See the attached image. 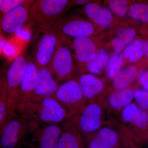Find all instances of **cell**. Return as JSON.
<instances>
[{
  "mask_svg": "<svg viewBox=\"0 0 148 148\" xmlns=\"http://www.w3.org/2000/svg\"><path fill=\"white\" fill-rule=\"evenodd\" d=\"M16 114L29 123L32 131L42 125L62 124L69 117L66 110L51 96L28 98L18 105Z\"/></svg>",
  "mask_w": 148,
  "mask_h": 148,
  "instance_id": "cell-1",
  "label": "cell"
},
{
  "mask_svg": "<svg viewBox=\"0 0 148 148\" xmlns=\"http://www.w3.org/2000/svg\"><path fill=\"white\" fill-rule=\"evenodd\" d=\"M103 109L97 101L88 102L80 110L63 123L75 130L84 140L98 131L103 124Z\"/></svg>",
  "mask_w": 148,
  "mask_h": 148,
  "instance_id": "cell-2",
  "label": "cell"
},
{
  "mask_svg": "<svg viewBox=\"0 0 148 148\" xmlns=\"http://www.w3.org/2000/svg\"><path fill=\"white\" fill-rule=\"evenodd\" d=\"M71 5L69 0L34 1L29 9L28 21L36 30L44 28L65 15Z\"/></svg>",
  "mask_w": 148,
  "mask_h": 148,
  "instance_id": "cell-3",
  "label": "cell"
},
{
  "mask_svg": "<svg viewBox=\"0 0 148 148\" xmlns=\"http://www.w3.org/2000/svg\"><path fill=\"white\" fill-rule=\"evenodd\" d=\"M32 132L29 123L17 114L8 121L1 128V148L23 147Z\"/></svg>",
  "mask_w": 148,
  "mask_h": 148,
  "instance_id": "cell-4",
  "label": "cell"
},
{
  "mask_svg": "<svg viewBox=\"0 0 148 148\" xmlns=\"http://www.w3.org/2000/svg\"><path fill=\"white\" fill-rule=\"evenodd\" d=\"M47 67L58 82L64 83L72 79L75 69L69 39L61 38Z\"/></svg>",
  "mask_w": 148,
  "mask_h": 148,
  "instance_id": "cell-5",
  "label": "cell"
},
{
  "mask_svg": "<svg viewBox=\"0 0 148 148\" xmlns=\"http://www.w3.org/2000/svg\"><path fill=\"white\" fill-rule=\"evenodd\" d=\"M41 29H50L68 39L90 37L95 31V27L90 21L66 14Z\"/></svg>",
  "mask_w": 148,
  "mask_h": 148,
  "instance_id": "cell-6",
  "label": "cell"
},
{
  "mask_svg": "<svg viewBox=\"0 0 148 148\" xmlns=\"http://www.w3.org/2000/svg\"><path fill=\"white\" fill-rule=\"evenodd\" d=\"M51 96L66 110L69 117L80 110L88 102L77 81L74 79L59 85Z\"/></svg>",
  "mask_w": 148,
  "mask_h": 148,
  "instance_id": "cell-7",
  "label": "cell"
},
{
  "mask_svg": "<svg viewBox=\"0 0 148 148\" xmlns=\"http://www.w3.org/2000/svg\"><path fill=\"white\" fill-rule=\"evenodd\" d=\"M39 36L36 43L32 59L39 68L47 67L55 53L62 36L47 29L36 30Z\"/></svg>",
  "mask_w": 148,
  "mask_h": 148,
  "instance_id": "cell-8",
  "label": "cell"
},
{
  "mask_svg": "<svg viewBox=\"0 0 148 148\" xmlns=\"http://www.w3.org/2000/svg\"><path fill=\"white\" fill-rule=\"evenodd\" d=\"M28 58L25 53L18 56L11 64L5 77L7 90L12 109L16 112L19 104V92Z\"/></svg>",
  "mask_w": 148,
  "mask_h": 148,
  "instance_id": "cell-9",
  "label": "cell"
},
{
  "mask_svg": "<svg viewBox=\"0 0 148 148\" xmlns=\"http://www.w3.org/2000/svg\"><path fill=\"white\" fill-rule=\"evenodd\" d=\"M63 130L61 124H51L36 127L23 147L26 148H58Z\"/></svg>",
  "mask_w": 148,
  "mask_h": 148,
  "instance_id": "cell-10",
  "label": "cell"
},
{
  "mask_svg": "<svg viewBox=\"0 0 148 148\" xmlns=\"http://www.w3.org/2000/svg\"><path fill=\"white\" fill-rule=\"evenodd\" d=\"M34 1L26 0L1 18V30L4 34H14L23 27L28 21L29 9Z\"/></svg>",
  "mask_w": 148,
  "mask_h": 148,
  "instance_id": "cell-11",
  "label": "cell"
},
{
  "mask_svg": "<svg viewBox=\"0 0 148 148\" xmlns=\"http://www.w3.org/2000/svg\"><path fill=\"white\" fill-rule=\"evenodd\" d=\"M118 133L112 127H101L84 139L85 148H121L123 142Z\"/></svg>",
  "mask_w": 148,
  "mask_h": 148,
  "instance_id": "cell-12",
  "label": "cell"
},
{
  "mask_svg": "<svg viewBox=\"0 0 148 148\" xmlns=\"http://www.w3.org/2000/svg\"><path fill=\"white\" fill-rule=\"evenodd\" d=\"M39 75V68L32 58H29L19 89L18 105L32 94L38 83Z\"/></svg>",
  "mask_w": 148,
  "mask_h": 148,
  "instance_id": "cell-13",
  "label": "cell"
},
{
  "mask_svg": "<svg viewBox=\"0 0 148 148\" xmlns=\"http://www.w3.org/2000/svg\"><path fill=\"white\" fill-rule=\"evenodd\" d=\"M39 74L38 83L28 98L51 96L58 89L59 86L58 82L47 67L40 68Z\"/></svg>",
  "mask_w": 148,
  "mask_h": 148,
  "instance_id": "cell-14",
  "label": "cell"
},
{
  "mask_svg": "<svg viewBox=\"0 0 148 148\" xmlns=\"http://www.w3.org/2000/svg\"><path fill=\"white\" fill-rule=\"evenodd\" d=\"M73 47L77 60L81 64H87L94 58L97 52L95 43L89 37L74 39Z\"/></svg>",
  "mask_w": 148,
  "mask_h": 148,
  "instance_id": "cell-15",
  "label": "cell"
},
{
  "mask_svg": "<svg viewBox=\"0 0 148 148\" xmlns=\"http://www.w3.org/2000/svg\"><path fill=\"white\" fill-rule=\"evenodd\" d=\"M121 119L126 123L143 129L148 125V112L134 103H131L122 109Z\"/></svg>",
  "mask_w": 148,
  "mask_h": 148,
  "instance_id": "cell-16",
  "label": "cell"
},
{
  "mask_svg": "<svg viewBox=\"0 0 148 148\" xmlns=\"http://www.w3.org/2000/svg\"><path fill=\"white\" fill-rule=\"evenodd\" d=\"M83 94L88 102L95 101V97L103 90V81L91 74H84L77 81Z\"/></svg>",
  "mask_w": 148,
  "mask_h": 148,
  "instance_id": "cell-17",
  "label": "cell"
},
{
  "mask_svg": "<svg viewBox=\"0 0 148 148\" xmlns=\"http://www.w3.org/2000/svg\"><path fill=\"white\" fill-rule=\"evenodd\" d=\"M84 11L89 19L101 27H107L110 25L112 19L110 12L94 3H88L85 5Z\"/></svg>",
  "mask_w": 148,
  "mask_h": 148,
  "instance_id": "cell-18",
  "label": "cell"
},
{
  "mask_svg": "<svg viewBox=\"0 0 148 148\" xmlns=\"http://www.w3.org/2000/svg\"><path fill=\"white\" fill-rule=\"evenodd\" d=\"M61 125L63 130L58 148H85L84 140L78 132L64 123Z\"/></svg>",
  "mask_w": 148,
  "mask_h": 148,
  "instance_id": "cell-19",
  "label": "cell"
},
{
  "mask_svg": "<svg viewBox=\"0 0 148 148\" xmlns=\"http://www.w3.org/2000/svg\"><path fill=\"white\" fill-rule=\"evenodd\" d=\"M17 114L12 110L4 78L1 79L0 88V129L6 122Z\"/></svg>",
  "mask_w": 148,
  "mask_h": 148,
  "instance_id": "cell-20",
  "label": "cell"
},
{
  "mask_svg": "<svg viewBox=\"0 0 148 148\" xmlns=\"http://www.w3.org/2000/svg\"><path fill=\"white\" fill-rule=\"evenodd\" d=\"M134 92L128 87L118 89L109 96L108 100L109 106L116 110L123 109L131 103L134 98Z\"/></svg>",
  "mask_w": 148,
  "mask_h": 148,
  "instance_id": "cell-21",
  "label": "cell"
},
{
  "mask_svg": "<svg viewBox=\"0 0 148 148\" xmlns=\"http://www.w3.org/2000/svg\"><path fill=\"white\" fill-rule=\"evenodd\" d=\"M137 73L138 69L136 66H127L120 71L113 79V87L117 90L127 87L133 82Z\"/></svg>",
  "mask_w": 148,
  "mask_h": 148,
  "instance_id": "cell-22",
  "label": "cell"
},
{
  "mask_svg": "<svg viewBox=\"0 0 148 148\" xmlns=\"http://www.w3.org/2000/svg\"><path fill=\"white\" fill-rule=\"evenodd\" d=\"M108 59V52L104 49H100L96 52L94 58L86 64V70L91 74L101 73Z\"/></svg>",
  "mask_w": 148,
  "mask_h": 148,
  "instance_id": "cell-23",
  "label": "cell"
},
{
  "mask_svg": "<svg viewBox=\"0 0 148 148\" xmlns=\"http://www.w3.org/2000/svg\"><path fill=\"white\" fill-rule=\"evenodd\" d=\"M144 53V42L143 40H135L125 49L123 56L128 58L129 62H135L143 57Z\"/></svg>",
  "mask_w": 148,
  "mask_h": 148,
  "instance_id": "cell-24",
  "label": "cell"
},
{
  "mask_svg": "<svg viewBox=\"0 0 148 148\" xmlns=\"http://www.w3.org/2000/svg\"><path fill=\"white\" fill-rule=\"evenodd\" d=\"M123 56L121 53L115 52L109 59L106 71V76L109 79H113L120 71L124 61Z\"/></svg>",
  "mask_w": 148,
  "mask_h": 148,
  "instance_id": "cell-25",
  "label": "cell"
},
{
  "mask_svg": "<svg viewBox=\"0 0 148 148\" xmlns=\"http://www.w3.org/2000/svg\"><path fill=\"white\" fill-rule=\"evenodd\" d=\"M128 14L134 19L148 23V5L147 4H133L130 7Z\"/></svg>",
  "mask_w": 148,
  "mask_h": 148,
  "instance_id": "cell-26",
  "label": "cell"
},
{
  "mask_svg": "<svg viewBox=\"0 0 148 148\" xmlns=\"http://www.w3.org/2000/svg\"><path fill=\"white\" fill-rule=\"evenodd\" d=\"M108 6L114 13L121 17L126 14L128 9V2L125 0L109 1Z\"/></svg>",
  "mask_w": 148,
  "mask_h": 148,
  "instance_id": "cell-27",
  "label": "cell"
},
{
  "mask_svg": "<svg viewBox=\"0 0 148 148\" xmlns=\"http://www.w3.org/2000/svg\"><path fill=\"white\" fill-rule=\"evenodd\" d=\"M26 0H0L1 18L6 14L22 4Z\"/></svg>",
  "mask_w": 148,
  "mask_h": 148,
  "instance_id": "cell-28",
  "label": "cell"
},
{
  "mask_svg": "<svg viewBox=\"0 0 148 148\" xmlns=\"http://www.w3.org/2000/svg\"><path fill=\"white\" fill-rule=\"evenodd\" d=\"M116 34L117 37L121 40L126 45L132 42L136 35V32L133 28L125 29L119 28L117 29Z\"/></svg>",
  "mask_w": 148,
  "mask_h": 148,
  "instance_id": "cell-29",
  "label": "cell"
},
{
  "mask_svg": "<svg viewBox=\"0 0 148 148\" xmlns=\"http://www.w3.org/2000/svg\"><path fill=\"white\" fill-rule=\"evenodd\" d=\"M134 98L141 108L148 110V91L145 90H136L134 92Z\"/></svg>",
  "mask_w": 148,
  "mask_h": 148,
  "instance_id": "cell-30",
  "label": "cell"
},
{
  "mask_svg": "<svg viewBox=\"0 0 148 148\" xmlns=\"http://www.w3.org/2000/svg\"><path fill=\"white\" fill-rule=\"evenodd\" d=\"M112 44L114 50L118 53H119L123 50L125 45L124 42L117 37L113 39Z\"/></svg>",
  "mask_w": 148,
  "mask_h": 148,
  "instance_id": "cell-31",
  "label": "cell"
},
{
  "mask_svg": "<svg viewBox=\"0 0 148 148\" xmlns=\"http://www.w3.org/2000/svg\"><path fill=\"white\" fill-rule=\"evenodd\" d=\"M139 82L145 90L148 91V71L143 72L140 75Z\"/></svg>",
  "mask_w": 148,
  "mask_h": 148,
  "instance_id": "cell-32",
  "label": "cell"
},
{
  "mask_svg": "<svg viewBox=\"0 0 148 148\" xmlns=\"http://www.w3.org/2000/svg\"><path fill=\"white\" fill-rule=\"evenodd\" d=\"M71 3L76 4L77 5H82L88 2V1L86 0H75V1H71Z\"/></svg>",
  "mask_w": 148,
  "mask_h": 148,
  "instance_id": "cell-33",
  "label": "cell"
},
{
  "mask_svg": "<svg viewBox=\"0 0 148 148\" xmlns=\"http://www.w3.org/2000/svg\"><path fill=\"white\" fill-rule=\"evenodd\" d=\"M121 148H138L134 144L130 142H128L124 145Z\"/></svg>",
  "mask_w": 148,
  "mask_h": 148,
  "instance_id": "cell-34",
  "label": "cell"
},
{
  "mask_svg": "<svg viewBox=\"0 0 148 148\" xmlns=\"http://www.w3.org/2000/svg\"><path fill=\"white\" fill-rule=\"evenodd\" d=\"M144 53L148 58V40L144 42Z\"/></svg>",
  "mask_w": 148,
  "mask_h": 148,
  "instance_id": "cell-35",
  "label": "cell"
},
{
  "mask_svg": "<svg viewBox=\"0 0 148 148\" xmlns=\"http://www.w3.org/2000/svg\"></svg>",
  "mask_w": 148,
  "mask_h": 148,
  "instance_id": "cell-36",
  "label": "cell"
}]
</instances>
